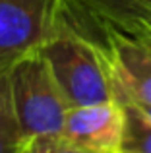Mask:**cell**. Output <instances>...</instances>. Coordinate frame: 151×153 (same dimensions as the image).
<instances>
[{"instance_id": "4", "label": "cell", "mask_w": 151, "mask_h": 153, "mask_svg": "<svg viewBox=\"0 0 151 153\" xmlns=\"http://www.w3.org/2000/svg\"><path fill=\"white\" fill-rule=\"evenodd\" d=\"M54 0H0V60L39 47L53 22Z\"/></svg>"}, {"instance_id": "10", "label": "cell", "mask_w": 151, "mask_h": 153, "mask_svg": "<svg viewBox=\"0 0 151 153\" xmlns=\"http://www.w3.org/2000/svg\"><path fill=\"white\" fill-rule=\"evenodd\" d=\"M118 153H124V151H118Z\"/></svg>"}, {"instance_id": "7", "label": "cell", "mask_w": 151, "mask_h": 153, "mask_svg": "<svg viewBox=\"0 0 151 153\" xmlns=\"http://www.w3.org/2000/svg\"><path fill=\"white\" fill-rule=\"evenodd\" d=\"M79 146L70 142L64 134H35L25 138L21 153H83Z\"/></svg>"}, {"instance_id": "3", "label": "cell", "mask_w": 151, "mask_h": 153, "mask_svg": "<svg viewBox=\"0 0 151 153\" xmlns=\"http://www.w3.org/2000/svg\"><path fill=\"white\" fill-rule=\"evenodd\" d=\"M62 134L85 151L118 153L124 138V107L116 99L70 107Z\"/></svg>"}, {"instance_id": "11", "label": "cell", "mask_w": 151, "mask_h": 153, "mask_svg": "<svg viewBox=\"0 0 151 153\" xmlns=\"http://www.w3.org/2000/svg\"><path fill=\"white\" fill-rule=\"evenodd\" d=\"M124 153H126V151H124Z\"/></svg>"}, {"instance_id": "5", "label": "cell", "mask_w": 151, "mask_h": 153, "mask_svg": "<svg viewBox=\"0 0 151 153\" xmlns=\"http://www.w3.org/2000/svg\"><path fill=\"white\" fill-rule=\"evenodd\" d=\"M8 66L10 60H0V153H21L25 136L12 101Z\"/></svg>"}, {"instance_id": "2", "label": "cell", "mask_w": 151, "mask_h": 153, "mask_svg": "<svg viewBox=\"0 0 151 153\" xmlns=\"http://www.w3.org/2000/svg\"><path fill=\"white\" fill-rule=\"evenodd\" d=\"M8 79L23 136L62 134L70 105L54 79L41 47L10 60Z\"/></svg>"}, {"instance_id": "9", "label": "cell", "mask_w": 151, "mask_h": 153, "mask_svg": "<svg viewBox=\"0 0 151 153\" xmlns=\"http://www.w3.org/2000/svg\"><path fill=\"white\" fill-rule=\"evenodd\" d=\"M83 153H95V151H83Z\"/></svg>"}, {"instance_id": "1", "label": "cell", "mask_w": 151, "mask_h": 153, "mask_svg": "<svg viewBox=\"0 0 151 153\" xmlns=\"http://www.w3.org/2000/svg\"><path fill=\"white\" fill-rule=\"evenodd\" d=\"M41 51L70 107L114 99L113 85L101 56L89 39L70 27L54 0L53 22Z\"/></svg>"}, {"instance_id": "6", "label": "cell", "mask_w": 151, "mask_h": 153, "mask_svg": "<svg viewBox=\"0 0 151 153\" xmlns=\"http://www.w3.org/2000/svg\"><path fill=\"white\" fill-rule=\"evenodd\" d=\"M118 101V99H116ZM124 107V138L122 151L151 153V120L132 101H120Z\"/></svg>"}, {"instance_id": "8", "label": "cell", "mask_w": 151, "mask_h": 153, "mask_svg": "<svg viewBox=\"0 0 151 153\" xmlns=\"http://www.w3.org/2000/svg\"><path fill=\"white\" fill-rule=\"evenodd\" d=\"M120 101H130V99H120ZM132 103H136L138 107H140L141 111H144L145 114L149 116V120H151V105H145V103H138V101H132Z\"/></svg>"}]
</instances>
